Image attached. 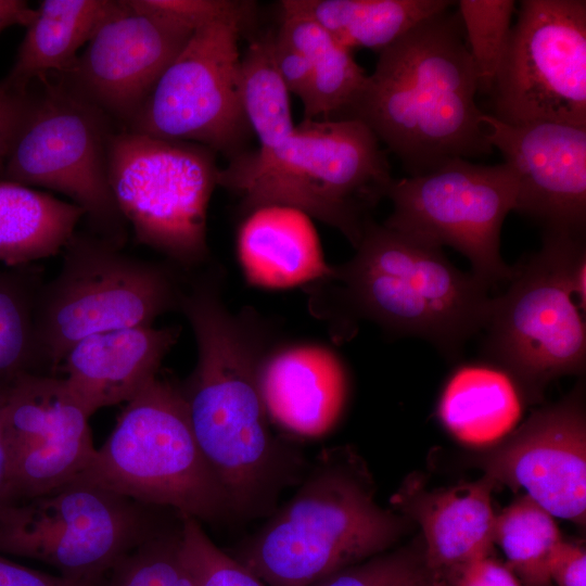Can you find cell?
<instances>
[{"instance_id": "cell-1", "label": "cell", "mask_w": 586, "mask_h": 586, "mask_svg": "<svg viewBox=\"0 0 586 586\" xmlns=\"http://www.w3.org/2000/svg\"><path fill=\"white\" fill-rule=\"evenodd\" d=\"M179 310L196 341V365L181 385L191 428L231 510L250 511L270 495L282 472L258 372L270 345L253 309L231 313L215 273L186 286Z\"/></svg>"}, {"instance_id": "cell-2", "label": "cell", "mask_w": 586, "mask_h": 586, "mask_svg": "<svg viewBox=\"0 0 586 586\" xmlns=\"http://www.w3.org/2000/svg\"><path fill=\"white\" fill-rule=\"evenodd\" d=\"M450 9L379 52L344 116L365 124L410 176L493 151L475 103L477 78L461 20Z\"/></svg>"}, {"instance_id": "cell-3", "label": "cell", "mask_w": 586, "mask_h": 586, "mask_svg": "<svg viewBox=\"0 0 586 586\" xmlns=\"http://www.w3.org/2000/svg\"><path fill=\"white\" fill-rule=\"evenodd\" d=\"M356 254L308 284L310 308L335 324L368 319L391 333L423 337L456 357L484 329L489 288L442 249L379 225H366Z\"/></svg>"}, {"instance_id": "cell-4", "label": "cell", "mask_w": 586, "mask_h": 586, "mask_svg": "<svg viewBox=\"0 0 586 586\" xmlns=\"http://www.w3.org/2000/svg\"><path fill=\"white\" fill-rule=\"evenodd\" d=\"M393 181L380 141L352 118L304 119L281 142L249 149L218 173L244 215L289 207L337 229L354 247Z\"/></svg>"}, {"instance_id": "cell-5", "label": "cell", "mask_w": 586, "mask_h": 586, "mask_svg": "<svg viewBox=\"0 0 586 586\" xmlns=\"http://www.w3.org/2000/svg\"><path fill=\"white\" fill-rule=\"evenodd\" d=\"M405 523L349 450H322L295 494L234 557L267 586H309L387 551Z\"/></svg>"}, {"instance_id": "cell-6", "label": "cell", "mask_w": 586, "mask_h": 586, "mask_svg": "<svg viewBox=\"0 0 586 586\" xmlns=\"http://www.w3.org/2000/svg\"><path fill=\"white\" fill-rule=\"evenodd\" d=\"M62 254L58 275L36 293L39 368H60L82 339L153 324L180 307L184 285L170 263L129 255L89 231H76Z\"/></svg>"}, {"instance_id": "cell-7", "label": "cell", "mask_w": 586, "mask_h": 586, "mask_svg": "<svg viewBox=\"0 0 586 586\" xmlns=\"http://www.w3.org/2000/svg\"><path fill=\"white\" fill-rule=\"evenodd\" d=\"M76 480L200 522L231 510L196 443L181 385L161 372L126 403L111 435Z\"/></svg>"}, {"instance_id": "cell-8", "label": "cell", "mask_w": 586, "mask_h": 586, "mask_svg": "<svg viewBox=\"0 0 586 586\" xmlns=\"http://www.w3.org/2000/svg\"><path fill=\"white\" fill-rule=\"evenodd\" d=\"M585 264V238L544 233L540 251L515 265L508 290L493 298L485 354L535 393L585 369L586 326L575 292Z\"/></svg>"}, {"instance_id": "cell-9", "label": "cell", "mask_w": 586, "mask_h": 586, "mask_svg": "<svg viewBox=\"0 0 586 586\" xmlns=\"http://www.w3.org/2000/svg\"><path fill=\"white\" fill-rule=\"evenodd\" d=\"M30 87V100L9 149L1 179L56 191L81 207L89 232L124 247L128 225L109 178L110 151L120 128L54 75Z\"/></svg>"}, {"instance_id": "cell-10", "label": "cell", "mask_w": 586, "mask_h": 586, "mask_svg": "<svg viewBox=\"0 0 586 586\" xmlns=\"http://www.w3.org/2000/svg\"><path fill=\"white\" fill-rule=\"evenodd\" d=\"M218 173L216 153L194 142L119 128L111 144L110 184L135 240L179 269L209 257L207 207Z\"/></svg>"}, {"instance_id": "cell-11", "label": "cell", "mask_w": 586, "mask_h": 586, "mask_svg": "<svg viewBox=\"0 0 586 586\" xmlns=\"http://www.w3.org/2000/svg\"><path fill=\"white\" fill-rule=\"evenodd\" d=\"M151 506L75 480L48 494L0 508V553L41 561L60 575L102 578L161 532Z\"/></svg>"}, {"instance_id": "cell-12", "label": "cell", "mask_w": 586, "mask_h": 586, "mask_svg": "<svg viewBox=\"0 0 586 586\" xmlns=\"http://www.w3.org/2000/svg\"><path fill=\"white\" fill-rule=\"evenodd\" d=\"M517 196L518 179L507 163L454 158L423 175L394 180L387 192L393 211L383 225L432 246L454 247L491 289L513 273L500 255V232Z\"/></svg>"}, {"instance_id": "cell-13", "label": "cell", "mask_w": 586, "mask_h": 586, "mask_svg": "<svg viewBox=\"0 0 586 586\" xmlns=\"http://www.w3.org/2000/svg\"><path fill=\"white\" fill-rule=\"evenodd\" d=\"M491 94L508 125L586 127V1H521Z\"/></svg>"}, {"instance_id": "cell-14", "label": "cell", "mask_w": 586, "mask_h": 586, "mask_svg": "<svg viewBox=\"0 0 586 586\" xmlns=\"http://www.w3.org/2000/svg\"><path fill=\"white\" fill-rule=\"evenodd\" d=\"M247 28L220 21L194 30L125 129L202 144L228 161L249 150L238 93L239 40Z\"/></svg>"}, {"instance_id": "cell-15", "label": "cell", "mask_w": 586, "mask_h": 586, "mask_svg": "<svg viewBox=\"0 0 586 586\" xmlns=\"http://www.w3.org/2000/svg\"><path fill=\"white\" fill-rule=\"evenodd\" d=\"M193 33L141 0H115L71 68L54 76L127 128Z\"/></svg>"}, {"instance_id": "cell-16", "label": "cell", "mask_w": 586, "mask_h": 586, "mask_svg": "<svg viewBox=\"0 0 586 586\" xmlns=\"http://www.w3.org/2000/svg\"><path fill=\"white\" fill-rule=\"evenodd\" d=\"M89 418L63 378L29 372L5 387L3 423L14 502L81 475L97 450Z\"/></svg>"}, {"instance_id": "cell-17", "label": "cell", "mask_w": 586, "mask_h": 586, "mask_svg": "<svg viewBox=\"0 0 586 586\" xmlns=\"http://www.w3.org/2000/svg\"><path fill=\"white\" fill-rule=\"evenodd\" d=\"M492 148L515 173V209L544 233L585 238L586 127L560 123L508 125L483 113Z\"/></svg>"}, {"instance_id": "cell-18", "label": "cell", "mask_w": 586, "mask_h": 586, "mask_svg": "<svg viewBox=\"0 0 586 586\" xmlns=\"http://www.w3.org/2000/svg\"><path fill=\"white\" fill-rule=\"evenodd\" d=\"M495 485L523 488L552 517L586 520V422L573 395L534 413L482 464Z\"/></svg>"}, {"instance_id": "cell-19", "label": "cell", "mask_w": 586, "mask_h": 586, "mask_svg": "<svg viewBox=\"0 0 586 586\" xmlns=\"http://www.w3.org/2000/svg\"><path fill=\"white\" fill-rule=\"evenodd\" d=\"M258 382L269 420L301 436L328 432L347 398L342 359L319 343L271 345L262 359Z\"/></svg>"}, {"instance_id": "cell-20", "label": "cell", "mask_w": 586, "mask_h": 586, "mask_svg": "<svg viewBox=\"0 0 586 586\" xmlns=\"http://www.w3.org/2000/svg\"><path fill=\"white\" fill-rule=\"evenodd\" d=\"M177 327L136 326L90 335L64 357V381L85 411L128 403L160 373Z\"/></svg>"}, {"instance_id": "cell-21", "label": "cell", "mask_w": 586, "mask_h": 586, "mask_svg": "<svg viewBox=\"0 0 586 586\" xmlns=\"http://www.w3.org/2000/svg\"><path fill=\"white\" fill-rule=\"evenodd\" d=\"M237 252L247 283L265 289L308 285L332 269L309 217L289 207L247 214L238 232Z\"/></svg>"}, {"instance_id": "cell-22", "label": "cell", "mask_w": 586, "mask_h": 586, "mask_svg": "<svg viewBox=\"0 0 586 586\" xmlns=\"http://www.w3.org/2000/svg\"><path fill=\"white\" fill-rule=\"evenodd\" d=\"M494 486L484 475L475 482L423 493L407 502L408 512L423 532L424 562L437 577L472 560L493 556Z\"/></svg>"}, {"instance_id": "cell-23", "label": "cell", "mask_w": 586, "mask_h": 586, "mask_svg": "<svg viewBox=\"0 0 586 586\" xmlns=\"http://www.w3.org/2000/svg\"><path fill=\"white\" fill-rule=\"evenodd\" d=\"M114 1H41L26 26L13 66L1 82L12 91L26 93L35 81L69 69Z\"/></svg>"}, {"instance_id": "cell-24", "label": "cell", "mask_w": 586, "mask_h": 586, "mask_svg": "<svg viewBox=\"0 0 586 586\" xmlns=\"http://www.w3.org/2000/svg\"><path fill=\"white\" fill-rule=\"evenodd\" d=\"M522 399L514 379L484 362L459 366L442 392L437 416L458 441L485 446L500 441L519 422Z\"/></svg>"}, {"instance_id": "cell-25", "label": "cell", "mask_w": 586, "mask_h": 586, "mask_svg": "<svg viewBox=\"0 0 586 586\" xmlns=\"http://www.w3.org/2000/svg\"><path fill=\"white\" fill-rule=\"evenodd\" d=\"M82 217L72 202L0 179V263L21 267L62 253Z\"/></svg>"}, {"instance_id": "cell-26", "label": "cell", "mask_w": 586, "mask_h": 586, "mask_svg": "<svg viewBox=\"0 0 586 586\" xmlns=\"http://www.w3.org/2000/svg\"><path fill=\"white\" fill-rule=\"evenodd\" d=\"M450 0H283L280 8L313 18L346 49L378 53Z\"/></svg>"}, {"instance_id": "cell-27", "label": "cell", "mask_w": 586, "mask_h": 586, "mask_svg": "<svg viewBox=\"0 0 586 586\" xmlns=\"http://www.w3.org/2000/svg\"><path fill=\"white\" fill-rule=\"evenodd\" d=\"M280 9L277 34L304 54L311 67L309 90L302 102L304 119L344 118L368 74L353 52L313 18Z\"/></svg>"}, {"instance_id": "cell-28", "label": "cell", "mask_w": 586, "mask_h": 586, "mask_svg": "<svg viewBox=\"0 0 586 586\" xmlns=\"http://www.w3.org/2000/svg\"><path fill=\"white\" fill-rule=\"evenodd\" d=\"M275 33L253 38L241 53L238 93L246 124L258 141L257 148H270L294 129L290 92L275 62Z\"/></svg>"}, {"instance_id": "cell-29", "label": "cell", "mask_w": 586, "mask_h": 586, "mask_svg": "<svg viewBox=\"0 0 586 586\" xmlns=\"http://www.w3.org/2000/svg\"><path fill=\"white\" fill-rule=\"evenodd\" d=\"M561 540L555 517L526 495L496 514L494 544L523 586H553L549 562Z\"/></svg>"}, {"instance_id": "cell-30", "label": "cell", "mask_w": 586, "mask_h": 586, "mask_svg": "<svg viewBox=\"0 0 586 586\" xmlns=\"http://www.w3.org/2000/svg\"><path fill=\"white\" fill-rule=\"evenodd\" d=\"M21 271L0 269V387L39 373L34 309L39 285Z\"/></svg>"}, {"instance_id": "cell-31", "label": "cell", "mask_w": 586, "mask_h": 586, "mask_svg": "<svg viewBox=\"0 0 586 586\" xmlns=\"http://www.w3.org/2000/svg\"><path fill=\"white\" fill-rule=\"evenodd\" d=\"M457 5L474 65L479 92L491 93L508 43L515 2L460 0Z\"/></svg>"}, {"instance_id": "cell-32", "label": "cell", "mask_w": 586, "mask_h": 586, "mask_svg": "<svg viewBox=\"0 0 586 586\" xmlns=\"http://www.w3.org/2000/svg\"><path fill=\"white\" fill-rule=\"evenodd\" d=\"M179 531L162 530L110 572L105 586H196L180 553Z\"/></svg>"}, {"instance_id": "cell-33", "label": "cell", "mask_w": 586, "mask_h": 586, "mask_svg": "<svg viewBox=\"0 0 586 586\" xmlns=\"http://www.w3.org/2000/svg\"><path fill=\"white\" fill-rule=\"evenodd\" d=\"M180 517V553L196 586H267L234 557L218 548L201 522Z\"/></svg>"}, {"instance_id": "cell-34", "label": "cell", "mask_w": 586, "mask_h": 586, "mask_svg": "<svg viewBox=\"0 0 586 586\" xmlns=\"http://www.w3.org/2000/svg\"><path fill=\"white\" fill-rule=\"evenodd\" d=\"M309 586H442L423 555L382 552L332 573Z\"/></svg>"}, {"instance_id": "cell-35", "label": "cell", "mask_w": 586, "mask_h": 586, "mask_svg": "<svg viewBox=\"0 0 586 586\" xmlns=\"http://www.w3.org/2000/svg\"><path fill=\"white\" fill-rule=\"evenodd\" d=\"M440 578L443 586H523L508 565L494 556L472 560Z\"/></svg>"}, {"instance_id": "cell-36", "label": "cell", "mask_w": 586, "mask_h": 586, "mask_svg": "<svg viewBox=\"0 0 586 586\" xmlns=\"http://www.w3.org/2000/svg\"><path fill=\"white\" fill-rule=\"evenodd\" d=\"M273 55L278 72L289 92L303 102L311 81L309 61L277 33L273 37Z\"/></svg>"}, {"instance_id": "cell-37", "label": "cell", "mask_w": 586, "mask_h": 586, "mask_svg": "<svg viewBox=\"0 0 586 586\" xmlns=\"http://www.w3.org/2000/svg\"><path fill=\"white\" fill-rule=\"evenodd\" d=\"M549 576L557 586H586L584 546L562 539L551 556Z\"/></svg>"}, {"instance_id": "cell-38", "label": "cell", "mask_w": 586, "mask_h": 586, "mask_svg": "<svg viewBox=\"0 0 586 586\" xmlns=\"http://www.w3.org/2000/svg\"><path fill=\"white\" fill-rule=\"evenodd\" d=\"M0 586H103V583L50 575L15 563L0 553Z\"/></svg>"}, {"instance_id": "cell-39", "label": "cell", "mask_w": 586, "mask_h": 586, "mask_svg": "<svg viewBox=\"0 0 586 586\" xmlns=\"http://www.w3.org/2000/svg\"><path fill=\"white\" fill-rule=\"evenodd\" d=\"M29 100L30 89L26 93H20L10 90L0 81V128L15 135Z\"/></svg>"}, {"instance_id": "cell-40", "label": "cell", "mask_w": 586, "mask_h": 586, "mask_svg": "<svg viewBox=\"0 0 586 586\" xmlns=\"http://www.w3.org/2000/svg\"><path fill=\"white\" fill-rule=\"evenodd\" d=\"M7 386L0 387V508L14 502L11 461L3 423V402Z\"/></svg>"}, {"instance_id": "cell-41", "label": "cell", "mask_w": 586, "mask_h": 586, "mask_svg": "<svg viewBox=\"0 0 586 586\" xmlns=\"http://www.w3.org/2000/svg\"><path fill=\"white\" fill-rule=\"evenodd\" d=\"M35 16L27 1L0 0V33L13 25L27 26Z\"/></svg>"}, {"instance_id": "cell-42", "label": "cell", "mask_w": 586, "mask_h": 586, "mask_svg": "<svg viewBox=\"0 0 586 586\" xmlns=\"http://www.w3.org/2000/svg\"><path fill=\"white\" fill-rule=\"evenodd\" d=\"M14 133L0 128V179L2 178L5 160L12 142Z\"/></svg>"}]
</instances>
